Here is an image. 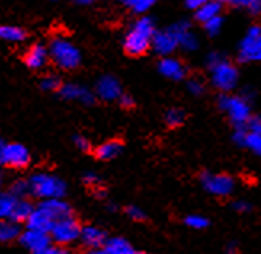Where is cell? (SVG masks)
Segmentation results:
<instances>
[{"label": "cell", "mask_w": 261, "mask_h": 254, "mask_svg": "<svg viewBox=\"0 0 261 254\" xmlns=\"http://www.w3.org/2000/svg\"><path fill=\"white\" fill-rule=\"evenodd\" d=\"M132 254H147L146 251H140V249H133Z\"/></svg>", "instance_id": "48"}, {"label": "cell", "mask_w": 261, "mask_h": 254, "mask_svg": "<svg viewBox=\"0 0 261 254\" xmlns=\"http://www.w3.org/2000/svg\"><path fill=\"white\" fill-rule=\"evenodd\" d=\"M58 93L63 99L81 102V104H84V106H93L95 101H96L95 91H92L90 88H87L81 83H72V82L63 83V87Z\"/></svg>", "instance_id": "13"}, {"label": "cell", "mask_w": 261, "mask_h": 254, "mask_svg": "<svg viewBox=\"0 0 261 254\" xmlns=\"http://www.w3.org/2000/svg\"><path fill=\"white\" fill-rule=\"evenodd\" d=\"M200 48V39L197 34L188 29L179 36V50H183L186 53H194Z\"/></svg>", "instance_id": "25"}, {"label": "cell", "mask_w": 261, "mask_h": 254, "mask_svg": "<svg viewBox=\"0 0 261 254\" xmlns=\"http://www.w3.org/2000/svg\"><path fill=\"white\" fill-rule=\"evenodd\" d=\"M74 144H75V147L79 149V151H82V152L92 151V143H90V139H88V137H85L84 134L74 136Z\"/></svg>", "instance_id": "37"}, {"label": "cell", "mask_w": 261, "mask_h": 254, "mask_svg": "<svg viewBox=\"0 0 261 254\" xmlns=\"http://www.w3.org/2000/svg\"><path fill=\"white\" fill-rule=\"evenodd\" d=\"M245 128L250 133H255V134L261 136V117H259V115H253V117L248 120Z\"/></svg>", "instance_id": "41"}, {"label": "cell", "mask_w": 261, "mask_h": 254, "mask_svg": "<svg viewBox=\"0 0 261 254\" xmlns=\"http://www.w3.org/2000/svg\"><path fill=\"white\" fill-rule=\"evenodd\" d=\"M63 254H69V251H67V249H66V251H64Z\"/></svg>", "instance_id": "50"}, {"label": "cell", "mask_w": 261, "mask_h": 254, "mask_svg": "<svg viewBox=\"0 0 261 254\" xmlns=\"http://www.w3.org/2000/svg\"><path fill=\"white\" fill-rule=\"evenodd\" d=\"M21 229L18 222L10 221V219H0V243H11V241L19 240Z\"/></svg>", "instance_id": "22"}, {"label": "cell", "mask_w": 261, "mask_h": 254, "mask_svg": "<svg viewBox=\"0 0 261 254\" xmlns=\"http://www.w3.org/2000/svg\"><path fill=\"white\" fill-rule=\"evenodd\" d=\"M237 61L239 63H261V26L252 24L237 45Z\"/></svg>", "instance_id": "7"}, {"label": "cell", "mask_w": 261, "mask_h": 254, "mask_svg": "<svg viewBox=\"0 0 261 254\" xmlns=\"http://www.w3.org/2000/svg\"><path fill=\"white\" fill-rule=\"evenodd\" d=\"M223 8H224V4L218 2V0H210V2L200 7L197 11H194V19L197 22H200V24H205V22H208L210 19L221 16Z\"/></svg>", "instance_id": "21"}, {"label": "cell", "mask_w": 261, "mask_h": 254, "mask_svg": "<svg viewBox=\"0 0 261 254\" xmlns=\"http://www.w3.org/2000/svg\"><path fill=\"white\" fill-rule=\"evenodd\" d=\"M105 249L109 252V254H132V251L135 249L125 238L122 237H112V238H108L106 245H105Z\"/></svg>", "instance_id": "26"}, {"label": "cell", "mask_w": 261, "mask_h": 254, "mask_svg": "<svg viewBox=\"0 0 261 254\" xmlns=\"http://www.w3.org/2000/svg\"><path fill=\"white\" fill-rule=\"evenodd\" d=\"M164 120L170 128H178L186 122V112L181 107H170L164 115Z\"/></svg>", "instance_id": "30"}, {"label": "cell", "mask_w": 261, "mask_h": 254, "mask_svg": "<svg viewBox=\"0 0 261 254\" xmlns=\"http://www.w3.org/2000/svg\"><path fill=\"white\" fill-rule=\"evenodd\" d=\"M50 51L48 47H45L43 43H34L24 53V64L32 69V71H40L50 63Z\"/></svg>", "instance_id": "15"}, {"label": "cell", "mask_w": 261, "mask_h": 254, "mask_svg": "<svg viewBox=\"0 0 261 254\" xmlns=\"http://www.w3.org/2000/svg\"><path fill=\"white\" fill-rule=\"evenodd\" d=\"M226 252H228V254H236L237 252V246L234 243H229L228 248H226Z\"/></svg>", "instance_id": "46"}, {"label": "cell", "mask_w": 261, "mask_h": 254, "mask_svg": "<svg viewBox=\"0 0 261 254\" xmlns=\"http://www.w3.org/2000/svg\"><path fill=\"white\" fill-rule=\"evenodd\" d=\"M28 39V32L11 24H0V40L2 42H10V43H21Z\"/></svg>", "instance_id": "23"}, {"label": "cell", "mask_w": 261, "mask_h": 254, "mask_svg": "<svg viewBox=\"0 0 261 254\" xmlns=\"http://www.w3.org/2000/svg\"><path fill=\"white\" fill-rule=\"evenodd\" d=\"M223 26H224V18L221 15V16L210 19L208 22H205V24H202V29L208 37H217L218 34L223 31Z\"/></svg>", "instance_id": "33"}, {"label": "cell", "mask_w": 261, "mask_h": 254, "mask_svg": "<svg viewBox=\"0 0 261 254\" xmlns=\"http://www.w3.org/2000/svg\"><path fill=\"white\" fill-rule=\"evenodd\" d=\"M95 95H96V98H99L101 101H106V102L119 101V98L123 95V88H122L120 80L116 75H111V74L99 77L95 85Z\"/></svg>", "instance_id": "10"}, {"label": "cell", "mask_w": 261, "mask_h": 254, "mask_svg": "<svg viewBox=\"0 0 261 254\" xmlns=\"http://www.w3.org/2000/svg\"><path fill=\"white\" fill-rule=\"evenodd\" d=\"M122 149H123V144L119 139H111V141H106L103 144H99L98 147H95L93 152L98 160L109 161V160L117 158L122 154Z\"/></svg>", "instance_id": "20"}, {"label": "cell", "mask_w": 261, "mask_h": 254, "mask_svg": "<svg viewBox=\"0 0 261 254\" xmlns=\"http://www.w3.org/2000/svg\"><path fill=\"white\" fill-rule=\"evenodd\" d=\"M71 2L79 7H90V5H93L96 0H71Z\"/></svg>", "instance_id": "44"}, {"label": "cell", "mask_w": 261, "mask_h": 254, "mask_svg": "<svg viewBox=\"0 0 261 254\" xmlns=\"http://www.w3.org/2000/svg\"><path fill=\"white\" fill-rule=\"evenodd\" d=\"M84 182L90 189H95L98 186H101V178L98 176V173H93V171H88L84 175Z\"/></svg>", "instance_id": "38"}, {"label": "cell", "mask_w": 261, "mask_h": 254, "mask_svg": "<svg viewBox=\"0 0 261 254\" xmlns=\"http://www.w3.org/2000/svg\"><path fill=\"white\" fill-rule=\"evenodd\" d=\"M231 206H232V210L239 214H247L252 211V205L245 200H234Z\"/></svg>", "instance_id": "39"}, {"label": "cell", "mask_w": 261, "mask_h": 254, "mask_svg": "<svg viewBox=\"0 0 261 254\" xmlns=\"http://www.w3.org/2000/svg\"><path fill=\"white\" fill-rule=\"evenodd\" d=\"M31 186V195L40 202L51 199H63L66 193V182L50 173H34L28 179Z\"/></svg>", "instance_id": "6"}, {"label": "cell", "mask_w": 261, "mask_h": 254, "mask_svg": "<svg viewBox=\"0 0 261 254\" xmlns=\"http://www.w3.org/2000/svg\"><path fill=\"white\" fill-rule=\"evenodd\" d=\"M18 200L19 199L15 197L11 192L0 193V219H11Z\"/></svg>", "instance_id": "27"}, {"label": "cell", "mask_w": 261, "mask_h": 254, "mask_svg": "<svg viewBox=\"0 0 261 254\" xmlns=\"http://www.w3.org/2000/svg\"><path fill=\"white\" fill-rule=\"evenodd\" d=\"M232 139L236 141V144H239L245 149H248L250 152H253L255 155L261 157V136L250 133L247 128H236Z\"/></svg>", "instance_id": "18"}, {"label": "cell", "mask_w": 261, "mask_h": 254, "mask_svg": "<svg viewBox=\"0 0 261 254\" xmlns=\"http://www.w3.org/2000/svg\"><path fill=\"white\" fill-rule=\"evenodd\" d=\"M125 214L132 219V221H136V222H144L146 219H147L146 213L141 210L140 206H136V205L127 206V208H125Z\"/></svg>", "instance_id": "36"}, {"label": "cell", "mask_w": 261, "mask_h": 254, "mask_svg": "<svg viewBox=\"0 0 261 254\" xmlns=\"http://www.w3.org/2000/svg\"><path fill=\"white\" fill-rule=\"evenodd\" d=\"M208 80L215 90L220 93H232L239 85V69L220 51H212L205 58Z\"/></svg>", "instance_id": "2"}, {"label": "cell", "mask_w": 261, "mask_h": 254, "mask_svg": "<svg viewBox=\"0 0 261 254\" xmlns=\"http://www.w3.org/2000/svg\"><path fill=\"white\" fill-rule=\"evenodd\" d=\"M117 2L122 7L130 10L133 15L143 16V15H147V11L157 4V0H117Z\"/></svg>", "instance_id": "24"}, {"label": "cell", "mask_w": 261, "mask_h": 254, "mask_svg": "<svg viewBox=\"0 0 261 254\" xmlns=\"http://www.w3.org/2000/svg\"><path fill=\"white\" fill-rule=\"evenodd\" d=\"M157 71L162 77L172 80V82H181L188 77V66L175 56L161 58L157 63Z\"/></svg>", "instance_id": "12"}, {"label": "cell", "mask_w": 261, "mask_h": 254, "mask_svg": "<svg viewBox=\"0 0 261 254\" xmlns=\"http://www.w3.org/2000/svg\"><path fill=\"white\" fill-rule=\"evenodd\" d=\"M81 241L90 249H98V248H105L108 235L103 229H99L96 225H85L82 227Z\"/></svg>", "instance_id": "17"}, {"label": "cell", "mask_w": 261, "mask_h": 254, "mask_svg": "<svg viewBox=\"0 0 261 254\" xmlns=\"http://www.w3.org/2000/svg\"><path fill=\"white\" fill-rule=\"evenodd\" d=\"M50 60L61 71H74L82 64V53L71 40L56 36L48 43Z\"/></svg>", "instance_id": "4"}, {"label": "cell", "mask_w": 261, "mask_h": 254, "mask_svg": "<svg viewBox=\"0 0 261 254\" xmlns=\"http://www.w3.org/2000/svg\"><path fill=\"white\" fill-rule=\"evenodd\" d=\"M185 224L192 230H203L210 225V221H208V217L202 214H188L185 217Z\"/></svg>", "instance_id": "32"}, {"label": "cell", "mask_w": 261, "mask_h": 254, "mask_svg": "<svg viewBox=\"0 0 261 254\" xmlns=\"http://www.w3.org/2000/svg\"><path fill=\"white\" fill-rule=\"evenodd\" d=\"M61 87H63L61 78L55 74H48L40 80V88L43 91H60Z\"/></svg>", "instance_id": "34"}, {"label": "cell", "mask_w": 261, "mask_h": 254, "mask_svg": "<svg viewBox=\"0 0 261 254\" xmlns=\"http://www.w3.org/2000/svg\"><path fill=\"white\" fill-rule=\"evenodd\" d=\"M34 211V205L28 200V199H19L18 203H16V208H15V211H13V216H11L10 221H13V222H26L29 216L32 214Z\"/></svg>", "instance_id": "28"}, {"label": "cell", "mask_w": 261, "mask_h": 254, "mask_svg": "<svg viewBox=\"0 0 261 254\" xmlns=\"http://www.w3.org/2000/svg\"><path fill=\"white\" fill-rule=\"evenodd\" d=\"M210 0H185V7L191 11H197L200 7H203Z\"/></svg>", "instance_id": "42"}, {"label": "cell", "mask_w": 261, "mask_h": 254, "mask_svg": "<svg viewBox=\"0 0 261 254\" xmlns=\"http://www.w3.org/2000/svg\"><path fill=\"white\" fill-rule=\"evenodd\" d=\"M226 5L232 8L245 10L248 15L259 16L261 15V0H226Z\"/></svg>", "instance_id": "29"}, {"label": "cell", "mask_w": 261, "mask_h": 254, "mask_svg": "<svg viewBox=\"0 0 261 254\" xmlns=\"http://www.w3.org/2000/svg\"><path fill=\"white\" fill-rule=\"evenodd\" d=\"M10 192L15 195L18 199H26L28 195H31V186L28 179H19L16 181L13 186H11Z\"/></svg>", "instance_id": "35"}, {"label": "cell", "mask_w": 261, "mask_h": 254, "mask_svg": "<svg viewBox=\"0 0 261 254\" xmlns=\"http://www.w3.org/2000/svg\"><path fill=\"white\" fill-rule=\"evenodd\" d=\"M66 251V248L63 246H48V248H45L42 251H37V252H32V254H63Z\"/></svg>", "instance_id": "43"}, {"label": "cell", "mask_w": 261, "mask_h": 254, "mask_svg": "<svg viewBox=\"0 0 261 254\" xmlns=\"http://www.w3.org/2000/svg\"><path fill=\"white\" fill-rule=\"evenodd\" d=\"M200 184L205 192H208L213 197L226 199L231 197L236 190V181L231 175L226 173H212L205 171L200 175Z\"/></svg>", "instance_id": "8"}, {"label": "cell", "mask_w": 261, "mask_h": 254, "mask_svg": "<svg viewBox=\"0 0 261 254\" xmlns=\"http://www.w3.org/2000/svg\"><path fill=\"white\" fill-rule=\"evenodd\" d=\"M218 107L221 112L228 115V119L234 125V128H245L248 120L253 117L252 104L242 95L220 93Z\"/></svg>", "instance_id": "5"}, {"label": "cell", "mask_w": 261, "mask_h": 254, "mask_svg": "<svg viewBox=\"0 0 261 254\" xmlns=\"http://www.w3.org/2000/svg\"><path fill=\"white\" fill-rule=\"evenodd\" d=\"M186 90H188V93H191L192 96H202V95H205L207 85L202 78L191 77L186 80Z\"/></svg>", "instance_id": "31"}, {"label": "cell", "mask_w": 261, "mask_h": 254, "mask_svg": "<svg viewBox=\"0 0 261 254\" xmlns=\"http://www.w3.org/2000/svg\"><path fill=\"white\" fill-rule=\"evenodd\" d=\"M188 29H192L191 21L188 19H179L164 29H157L152 40V51L159 58L173 56L175 51L179 50V36Z\"/></svg>", "instance_id": "3"}, {"label": "cell", "mask_w": 261, "mask_h": 254, "mask_svg": "<svg viewBox=\"0 0 261 254\" xmlns=\"http://www.w3.org/2000/svg\"><path fill=\"white\" fill-rule=\"evenodd\" d=\"M31 163V152L26 146L18 143H10L4 146V166L22 170Z\"/></svg>", "instance_id": "11"}, {"label": "cell", "mask_w": 261, "mask_h": 254, "mask_svg": "<svg viewBox=\"0 0 261 254\" xmlns=\"http://www.w3.org/2000/svg\"><path fill=\"white\" fill-rule=\"evenodd\" d=\"M0 182H2V175H0Z\"/></svg>", "instance_id": "51"}, {"label": "cell", "mask_w": 261, "mask_h": 254, "mask_svg": "<svg viewBox=\"0 0 261 254\" xmlns=\"http://www.w3.org/2000/svg\"><path fill=\"white\" fill-rule=\"evenodd\" d=\"M39 206L42 210L47 213L55 222L61 221V219H66V217H71L74 216V211L71 205L64 202L63 199H51V200H43L39 203Z\"/></svg>", "instance_id": "16"}, {"label": "cell", "mask_w": 261, "mask_h": 254, "mask_svg": "<svg viewBox=\"0 0 261 254\" xmlns=\"http://www.w3.org/2000/svg\"><path fill=\"white\" fill-rule=\"evenodd\" d=\"M26 225L31 230H40V232L50 234V230L55 225V221L42 210L40 206H37V208H34L32 214L29 216V219L26 221Z\"/></svg>", "instance_id": "19"}, {"label": "cell", "mask_w": 261, "mask_h": 254, "mask_svg": "<svg viewBox=\"0 0 261 254\" xmlns=\"http://www.w3.org/2000/svg\"><path fill=\"white\" fill-rule=\"evenodd\" d=\"M87 254H109L105 248H98V249H90Z\"/></svg>", "instance_id": "45"}, {"label": "cell", "mask_w": 261, "mask_h": 254, "mask_svg": "<svg viewBox=\"0 0 261 254\" xmlns=\"http://www.w3.org/2000/svg\"><path fill=\"white\" fill-rule=\"evenodd\" d=\"M19 243L31 252H37V251H42L45 248L51 246V237L47 232L26 229L19 237Z\"/></svg>", "instance_id": "14"}, {"label": "cell", "mask_w": 261, "mask_h": 254, "mask_svg": "<svg viewBox=\"0 0 261 254\" xmlns=\"http://www.w3.org/2000/svg\"><path fill=\"white\" fill-rule=\"evenodd\" d=\"M81 234H82V225L74 216L55 222L53 229L50 230L51 241L56 243V246H63V248L74 243L77 240H81Z\"/></svg>", "instance_id": "9"}, {"label": "cell", "mask_w": 261, "mask_h": 254, "mask_svg": "<svg viewBox=\"0 0 261 254\" xmlns=\"http://www.w3.org/2000/svg\"><path fill=\"white\" fill-rule=\"evenodd\" d=\"M4 146L5 144L0 143V165H4Z\"/></svg>", "instance_id": "47"}, {"label": "cell", "mask_w": 261, "mask_h": 254, "mask_svg": "<svg viewBox=\"0 0 261 254\" xmlns=\"http://www.w3.org/2000/svg\"><path fill=\"white\" fill-rule=\"evenodd\" d=\"M157 32V26L152 16H138L128 27L122 40V47L128 56L140 58L152 50V40Z\"/></svg>", "instance_id": "1"}, {"label": "cell", "mask_w": 261, "mask_h": 254, "mask_svg": "<svg viewBox=\"0 0 261 254\" xmlns=\"http://www.w3.org/2000/svg\"><path fill=\"white\" fill-rule=\"evenodd\" d=\"M218 2H221V4H224V5H226V0H218Z\"/></svg>", "instance_id": "49"}, {"label": "cell", "mask_w": 261, "mask_h": 254, "mask_svg": "<svg viewBox=\"0 0 261 254\" xmlns=\"http://www.w3.org/2000/svg\"><path fill=\"white\" fill-rule=\"evenodd\" d=\"M119 106L122 107V109H125V110H130V109H133L135 106H136V101H135V98L132 96V95H128V93H123L120 98H119Z\"/></svg>", "instance_id": "40"}]
</instances>
